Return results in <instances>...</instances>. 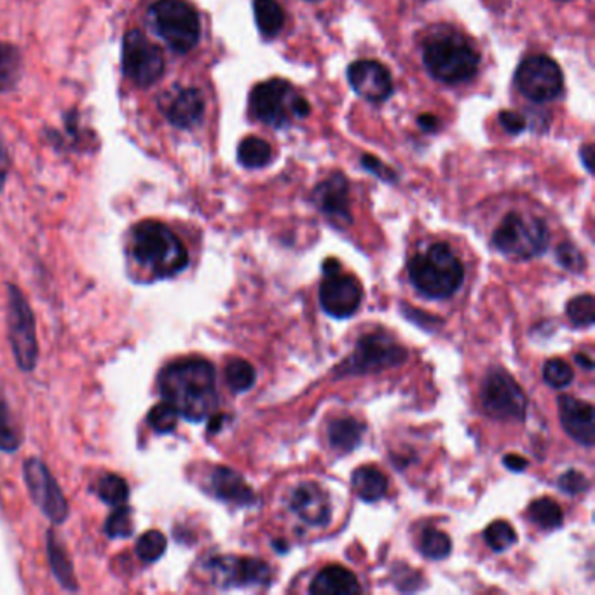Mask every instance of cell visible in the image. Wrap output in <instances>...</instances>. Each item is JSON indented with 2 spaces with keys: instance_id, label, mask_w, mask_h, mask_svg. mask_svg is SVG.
Listing matches in <instances>:
<instances>
[{
  "instance_id": "obj_20",
  "label": "cell",
  "mask_w": 595,
  "mask_h": 595,
  "mask_svg": "<svg viewBox=\"0 0 595 595\" xmlns=\"http://www.w3.org/2000/svg\"><path fill=\"white\" fill-rule=\"evenodd\" d=\"M208 493L236 506H252L257 503V496L248 482L237 471L226 466L211 470L208 479Z\"/></svg>"
},
{
  "instance_id": "obj_42",
  "label": "cell",
  "mask_w": 595,
  "mask_h": 595,
  "mask_svg": "<svg viewBox=\"0 0 595 595\" xmlns=\"http://www.w3.org/2000/svg\"><path fill=\"white\" fill-rule=\"evenodd\" d=\"M362 166H364L366 171L374 173V175H375L377 178H381V180H386V182H397V175H395V171H393L392 168H388V166L384 165L379 158L372 156V154H365L364 158H362Z\"/></svg>"
},
{
  "instance_id": "obj_14",
  "label": "cell",
  "mask_w": 595,
  "mask_h": 595,
  "mask_svg": "<svg viewBox=\"0 0 595 595\" xmlns=\"http://www.w3.org/2000/svg\"><path fill=\"white\" fill-rule=\"evenodd\" d=\"M294 88L283 79H269L257 84L250 93V112L261 123L283 128L290 123Z\"/></svg>"
},
{
  "instance_id": "obj_16",
  "label": "cell",
  "mask_w": 595,
  "mask_h": 595,
  "mask_svg": "<svg viewBox=\"0 0 595 595\" xmlns=\"http://www.w3.org/2000/svg\"><path fill=\"white\" fill-rule=\"evenodd\" d=\"M348 81L357 95L372 103L386 101L393 95V79L386 66L375 60H358L348 68Z\"/></svg>"
},
{
  "instance_id": "obj_11",
  "label": "cell",
  "mask_w": 595,
  "mask_h": 595,
  "mask_svg": "<svg viewBox=\"0 0 595 595\" xmlns=\"http://www.w3.org/2000/svg\"><path fill=\"white\" fill-rule=\"evenodd\" d=\"M323 269L325 280L320 287V304L323 311L333 318L353 316L362 306V285L355 276L341 272V265L335 259H329Z\"/></svg>"
},
{
  "instance_id": "obj_25",
  "label": "cell",
  "mask_w": 595,
  "mask_h": 595,
  "mask_svg": "<svg viewBox=\"0 0 595 595\" xmlns=\"http://www.w3.org/2000/svg\"><path fill=\"white\" fill-rule=\"evenodd\" d=\"M364 431V425H360L357 419L341 418L329 425V440L335 449L351 453L355 447L360 445Z\"/></svg>"
},
{
  "instance_id": "obj_3",
  "label": "cell",
  "mask_w": 595,
  "mask_h": 595,
  "mask_svg": "<svg viewBox=\"0 0 595 595\" xmlns=\"http://www.w3.org/2000/svg\"><path fill=\"white\" fill-rule=\"evenodd\" d=\"M409 278L416 290L430 298L454 296L464 281V267L445 243H435L409 263Z\"/></svg>"
},
{
  "instance_id": "obj_22",
  "label": "cell",
  "mask_w": 595,
  "mask_h": 595,
  "mask_svg": "<svg viewBox=\"0 0 595 595\" xmlns=\"http://www.w3.org/2000/svg\"><path fill=\"white\" fill-rule=\"evenodd\" d=\"M362 592L355 573L342 565H329L322 569L309 585L313 595H355Z\"/></svg>"
},
{
  "instance_id": "obj_13",
  "label": "cell",
  "mask_w": 595,
  "mask_h": 595,
  "mask_svg": "<svg viewBox=\"0 0 595 595\" xmlns=\"http://www.w3.org/2000/svg\"><path fill=\"white\" fill-rule=\"evenodd\" d=\"M23 479L29 489V495L39 510L53 522L62 524L68 519V501L49 471L47 464L39 458H30L23 464Z\"/></svg>"
},
{
  "instance_id": "obj_4",
  "label": "cell",
  "mask_w": 595,
  "mask_h": 595,
  "mask_svg": "<svg viewBox=\"0 0 595 595\" xmlns=\"http://www.w3.org/2000/svg\"><path fill=\"white\" fill-rule=\"evenodd\" d=\"M423 64L444 84L471 81L480 66L479 53L456 33H436L423 47Z\"/></svg>"
},
{
  "instance_id": "obj_48",
  "label": "cell",
  "mask_w": 595,
  "mask_h": 595,
  "mask_svg": "<svg viewBox=\"0 0 595 595\" xmlns=\"http://www.w3.org/2000/svg\"><path fill=\"white\" fill-rule=\"evenodd\" d=\"M576 364L582 365V366H585L587 370H592L594 368V364H592V360L587 357V355H576Z\"/></svg>"
},
{
  "instance_id": "obj_47",
  "label": "cell",
  "mask_w": 595,
  "mask_h": 595,
  "mask_svg": "<svg viewBox=\"0 0 595 595\" xmlns=\"http://www.w3.org/2000/svg\"><path fill=\"white\" fill-rule=\"evenodd\" d=\"M592 158H594V147L589 143L582 149V160H583V163H585L589 171H592Z\"/></svg>"
},
{
  "instance_id": "obj_10",
  "label": "cell",
  "mask_w": 595,
  "mask_h": 595,
  "mask_svg": "<svg viewBox=\"0 0 595 595\" xmlns=\"http://www.w3.org/2000/svg\"><path fill=\"white\" fill-rule=\"evenodd\" d=\"M482 407L491 418L524 421L528 398L508 372L497 368L491 370L484 381Z\"/></svg>"
},
{
  "instance_id": "obj_2",
  "label": "cell",
  "mask_w": 595,
  "mask_h": 595,
  "mask_svg": "<svg viewBox=\"0 0 595 595\" xmlns=\"http://www.w3.org/2000/svg\"><path fill=\"white\" fill-rule=\"evenodd\" d=\"M132 255L156 280L171 278L189 264V254L180 237L163 222H140L132 234Z\"/></svg>"
},
{
  "instance_id": "obj_36",
  "label": "cell",
  "mask_w": 595,
  "mask_h": 595,
  "mask_svg": "<svg viewBox=\"0 0 595 595\" xmlns=\"http://www.w3.org/2000/svg\"><path fill=\"white\" fill-rule=\"evenodd\" d=\"M105 532L108 538H128L133 534V513L126 504L114 506V512L105 522Z\"/></svg>"
},
{
  "instance_id": "obj_39",
  "label": "cell",
  "mask_w": 595,
  "mask_h": 595,
  "mask_svg": "<svg viewBox=\"0 0 595 595\" xmlns=\"http://www.w3.org/2000/svg\"><path fill=\"white\" fill-rule=\"evenodd\" d=\"M20 449V436L13 423L5 401H0V451L16 453Z\"/></svg>"
},
{
  "instance_id": "obj_32",
  "label": "cell",
  "mask_w": 595,
  "mask_h": 595,
  "mask_svg": "<svg viewBox=\"0 0 595 595\" xmlns=\"http://www.w3.org/2000/svg\"><path fill=\"white\" fill-rule=\"evenodd\" d=\"M20 75V55L14 46L0 42V91L16 84Z\"/></svg>"
},
{
  "instance_id": "obj_31",
  "label": "cell",
  "mask_w": 595,
  "mask_h": 595,
  "mask_svg": "<svg viewBox=\"0 0 595 595\" xmlns=\"http://www.w3.org/2000/svg\"><path fill=\"white\" fill-rule=\"evenodd\" d=\"M255 381H257V372L254 365L248 364L246 360L236 358L226 366V383L234 393L248 392L255 384Z\"/></svg>"
},
{
  "instance_id": "obj_40",
  "label": "cell",
  "mask_w": 595,
  "mask_h": 595,
  "mask_svg": "<svg viewBox=\"0 0 595 595\" xmlns=\"http://www.w3.org/2000/svg\"><path fill=\"white\" fill-rule=\"evenodd\" d=\"M589 486H591L589 479L583 473H580L578 470H567L559 479L561 491L571 496L583 495L589 489Z\"/></svg>"
},
{
  "instance_id": "obj_44",
  "label": "cell",
  "mask_w": 595,
  "mask_h": 595,
  "mask_svg": "<svg viewBox=\"0 0 595 595\" xmlns=\"http://www.w3.org/2000/svg\"><path fill=\"white\" fill-rule=\"evenodd\" d=\"M503 464L512 471H524L530 463H528V460H524L519 454H506L503 458Z\"/></svg>"
},
{
  "instance_id": "obj_17",
  "label": "cell",
  "mask_w": 595,
  "mask_h": 595,
  "mask_svg": "<svg viewBox=\"0 0 595 595\" xmlns=\"http://www.w3.org/2000/svg\"><path fill=\"white\" fill-rule=\"evenodd\" d=\"M313 201L322 213L333 222L349 224V182L342 173H333L327 180L316 185L313 191Z\"/></svg>"
},
{
  "instance_id": "obj_26",
  "label": "cell",
  "mask_w": 595,
  "mask_h": 595,
  "mask_svg": "<svg viewBox=\"0 0 595 595\" xmlns=\"http://www.w3.org/2000/svg\"><path fill=\"white\" fill-rule=\"evenodd\" d=\"M254 14L257 29L267 39L276 37L285 25V11L276 0H254Z\"/></svg>"
},
{
  "instance_id": "obj_18",
  "label": "cell",
  "mask_w": 595,
  "mask_h": 595,
  "mask_svg": "<svg viewBox=\"0 0 595 595\" xmlns=\"http://www.w3.org/2000/svg\"><path fill=\"white\" fill-rule=\"evenodd\" d=\"M559 418L565 433L585 447L595 440L594 407L589 401L573 397L559 398Z\"/></svg>"
},
{
  "instance_id": "obj_12",
  "label": "cell",
  "mask_w": 595,
  "mask_h": 595,
  "mask_svg": "<svg viewBox=\"0 0 595 595\" xmlns=\"http://www.w3.org/2000/svg\"><path fill=\"white\" fill-rule=\"evenodd\" d=\"M123 68L136 86L149 88L163 77V51L140 30H132L123 44Z\"/></svg>"
},
{
  "instance_id": "obj_43",
  "label": "cell",
  "mask_w": 595,
  "mask_h": 595,
  "mask_svg": "<svg viewBox=\"0 0 595 595\" xmlns=\"http://www.w3.org/2000/svg\"><path fill=\"white\" fill-rule=\"evenodd\" d=\"M499 125L510 134H519L526 130V119L513 110H503L499 114Z\"/></svg>"
},
{
  "instance_id": "obj_38",
  "label": "cell",
  "mask_w": 595,
  "mask_h": 595,
  "mask_svg": "<svg viewBox=\"0 0 595 595\" xmlns=\"http://www.w3.org/2000/svg\"><path fill=\"white\" fill-rule=\"evenodd\" d=\"M543 379L552 388L563 390V388H567L573 383L574 372L567 365V362H564L561 358H552V360H548L545 364V366H543Z\"/></svg>"
},
{
  "instance_id": "obj_37",
  "label": "cell",
  "mask_w": 595,
  "mask_h": 595,
  "mask_svg": "<svg viewBox=\"0 0 595 595\" xmlns=\"http://www.w3.org/2000/svg\"><path fill=\"white\" fill-rule=\"evenodd\" d=\"M178 412L175 410V407H171L168 401H161L158 403L147 416V421L151 425V428L160 433V435H165V433H169V431L175 430L177 428V423H178Z\"/></svg>"
},
{
  "instance_id": "obj_30",
  "label": "cell",
  "mask_w": 595,
  "mask_h": 595,
  "mask_svg": "<svg viewBox=\"0 0 595 595\" xmlns=\"http://www.w3.org/2000/svg\"><path fill=\"white\" fill-rule=\"evenodd\" d=\"M168 539L161 530H151L143 532L134 545V552L142 563L152 564L163 557Z\"/></svg>"
},
{
  "instance_id": "obj_41",
  "label": "cell",
  "mask_w": 595,
  "mask_h": 595,
  "mask_svg": "<svg viewBox=\"0 0 595 595\" xmlns=\"http://www.w3.org/2000/svg\"><path fill=\"white\" fill-rule=\"evenodd\" d=\"M557 261H559V264L563 265L564 269H567L571 272H580V271L585 269L583 254L569 243H563L557 248Z\"/></svg>"
},
{
  "instance_id": "obj_21",
  "label": "cell",
  "mask_w": 595,
  "mask_h": 595,
  "mask_svg": "<svg viewBox=\"0 0 595 595\" xmlns=\"http://www.w3.org/2000/svg\"><path fill=\"white\" fill-rule=\"evenodd\" d=\"M161 108L171 125L178 128H191L198 125L204 114V99L194 88L177 90L175 93L166 95L165 101H161Z\"/></svg>"
},
{
  "instance_id": "obj_34",
  "label": "cell",
  "mask_w": 595,
  "mask_h": 595,
  "mask_svg": "<svg viewBox=\"0 0 595 595\" xmlns=\"http://www.w3.org/2000/svg\"><path fill=\"white\" fill-rule=\"evenodd\" d=\"M565 313L574 327H591L594 323V298L591 294L578 296L567 302Z\"/></svg>"
},
{
  "instance_id": "obj_7",
  "label": "cell",
  "mask_w": 595,
  "mask_h": 595,
  "mask_svg": "<svg viewBox=\"0 0 595 595\" xmlns=\"http://www.w3.org/2000/svg\"><path fill=\"white\" fill-rule=\"evenodd\" d=\"M7 329L16 364L23 372H32L39 360L35 318L25 296L13 285L7 290Z\"/></svg>"
},
{
  "instance_id": "obj_6",
  "label": "cell",
  "mask_w": 595,
  "mask_h": 595,
  "mask_svg": "<svg viewBox=\"0 0 595 595\" xmlns=\"http://www.w3.org/2000/svg\"><path fill=\"white\" fill-rule=\"evenodd\" d=\"M156 32L177 53H189L201 37L198 11L185 0H160L151 7Z\"/></svg>"
},
{
  "instance_id": "obj_29",
  "label": "cell",
  "mask_w": 595,
  "mask_h": 595,
  "mask_svg": "<svg viewBox=\"0 0 595 595\" xmlns=\"http://www.w3.org/2000/svg\"><path fill=\"white\" fill-rule=\"evenodd\" d=\"M97 493L103 503L110 506H121L126 504L130 497V487L123 477L116 473H105L99 477Z\"/></svg>"
},
{
  "instance_id": "obj_46",
  "label": "cell",
  "mask_w": 595,
  "mask_h": 595,
  "mask_svg": "<svg viewBox=\"0 0 595 595\" xmlns=\"http://www.w3.org/2000/svg\"><path fill=\"white\" fill-rule=\"evenodd\" d=\"M418 125H419L421 130H425V132H436L438 126H440V121H438L433 114H423V116H419Z\"/></svg>"
},
{
  "instance_id": "obj_9",
  "label": "cell",
  "mask_w": 595,
  "mask_h": 595,
  "mask_svg": "<svg viewBox=\"0 0 595 595\" xmlns=\"http://www.w3.org/2000/svg\"><path fill=\"white\" fill-rule=\"evenodd\" d=\"M515 86L530 101H552L563 93V70L550 56L532 55L517 68Z\"/></svg>"
},
{
  "instance_id": "obj_28",
  "label": "cell",
  "mask_w": 595,
  "mask_h": 595,
  "mask_svg": "<svg viewBox=\"0 0 595 595\" xmlns=\"http://www.w3.org/2000/svg\"><path fill=\"white\" fill-rule=\"evenodd\" d=\"M530 519L541 530H557L564 522L563 508L550 497H539L530 504Z\"/></svg>"
},
{
  "instance_id": "obj_8",
  "label": "cell",
  "mask_w": 595,
  "mask_h": 595,
  "mask_svg": "<svg viewBox=\"0 0 595 595\" xmlns=\"http://www.w3.org/2000/svg\"><path fill=\"white\" fill-rule=\"evenodd\" d=\"M407 358L405 348L386 333H368L358 342L346 362L337 366L342 375L349 374H377L403 364Z\"/></svg>"
},
{
  "instance_id": "obj_24",
  "label": "cell",
  "mask_w": 595,
  "mask_h": 595,
  "mask_svg": "<svg viewBox=\"0 0 595 595\" xmlns=\"http://www.w3.org/2000/svg\"><path fill=\"white\" fill-rule=\"evenodd\" d=\"M46 548H47V559L51 564L53 574L58 580V583L68 592H77L79 585H77V580H75V574H73V567H72V563L66 556L64 545L58 541V538L53 534V530L47 532Z\"/></svg>"
},
{
  "instance_id": "obj_33",
  "label": "cell",
  "mask_w": 595,
  "mask_h": 595,
  "mask_svg": "<svg viewBox=\"0 0 595 595\" xmlns=\"http://www.w3.org/2000/svg\"><path fill=\"white\" fill-rule=\"evenodd\" d=\"M451 550L453 543L445 532L433 528L425 530L421 538V552L425 557H428L431 561H440L445 559L451 554Z\"/></svg>"
},
{
  "instance_id": "obj_5",
  "label": "cell",
  "mask_w": 595,
  "mask_h": 595,
  "mask_svg": "<svg viewBox=\"0 0 595 595\" xmlns=\"http://www.w3.org/2000/svg\"><path fill=\"white\" fill-rule=\"evenodd\" d=\"M550 241V232L541 219L519 211L508 213L493 234L497 250L517 261H530L541 255Z\"/></svg>"
},
{
  "instance_id": "obj_45",
  "label": "cell",
  "mask_w": 595,
  "mask_h": 595,
  "mask_svg": "<svg viewBox=\"0 0 595 595\" xmlns=\"http://www.w3.org/2000/svg\"><path fill=\"white\" fill-rule=\"evenodd\" d=\"M309 112H311V105H309V101L296 95V97H294V101H292V114H294L296 117H298V119H304V117L309 116Z\"/></svg>"
},
{
  "instance_id": "obj_35",
  "label": "cell",
  "mask_w": 595,
  "mask_h": 595,
  "mask_svg": "<svg viewBox=\"0 0 595 595\" xmlns=\"http://www.w3.org/2000/svg\"><path fill=\"white\" fill-rule=\"evenodd\" d=\"M484 539L495 552H504L517 541V532L506 521H496L484 530Z\"/></svg>"
},
{
  "instance_id": "obj_23",
  "label": "cell",
  "mask_w": 595,
  "mask_h": 595,
  "mask_svg": "<svg viewBox=\"0 0 595 595\" xmlns=\"http://www.w3.org/2000/svg\"><path fill=\"white\" fill-rule=\"evenodd\" d=\"M351 484L357 496L366 503H375L388 493V479L375 466H362L355 470Z\"/></svg>"
},
{
  "instance_id": "obj_1",
  "label": "cell",
  "mask_w": 595,
  "mask_h": 595,
  "mask_svg": "<svg viewBox=\"0 0 595 595\" xmlns=\"http://www.w3.org/2000/svg\"><path fill=\"white\" fill-rule=\"evenodd\" d=\"M158 386L163 400L191 423H201L217 412L215 366L204 358H184L166 365Z\"/></svg>"
},
{
  "instance_id": "obj_27",
  "label": "cell",
  "mask_w": 595,
  "mask_h": 595,
  "mask_svg": "<svg viewBox=\"0 0 595 595\" xmlns=\"http://www.w3.org/2000/svg\"><path fill=\"white\" fill-rule=\"evenodd\" d=\"M272 160L271 145L259 136H246L237 147V161L248 169H259L269 165Z\"/></svg>"
},
{
  "instance_id": "obj_19",
  "label": "cell",
  "mask_w": 595,
  "mask_h": 595,
  "mask_svg": "<svg viewBox=\"0 0 595 595\" xmlns=\"http://www.w3.org/2000/svg\"><path fill=\"white\" fill-rule=\"evenodd\" d=\"M290 508L300 521L311 526H327L331 522V499L322 486L304 482L292 493Z\"/></svg>"
},
{
  "instance_id": "obj_15",
  "label": "cell",
  "mask_w": 595,
  "mask_h": 595,
  "mask_svg": "<svg viewBox=\"0 0 595 595\" xmlns=\"http://www.w3.org/2000/svg\"><path fill=\"white\" fill-rule=\"evenodd\" d=\"M211 582L220 589L265 587L271 580V569L264 561L250 557L220 556L206 563Z\"/></svg>"
}]
</instances>
